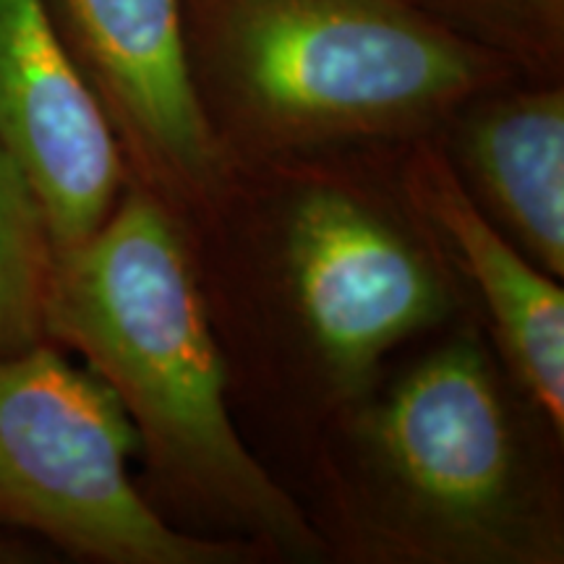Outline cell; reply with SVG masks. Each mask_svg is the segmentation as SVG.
I'll use <instances>...</instances> for the list:
<instances>
[{"label":"cell","mask_w":564,"mask_h":564,"mask_svg":"<svg viewBox=\"0 0 564 564\" xmlns=\"http://www.w3.org/2000/svg\"><path fill=\"white\" fill-rule=\"evenodd\" d=\"M394 173L507 373L564 434L562 280L539 270L486 220L432 137L398 147Z\"/></svg>","instance_id":"obj_8"},{"label":"cell","mask_w":564,"mask_h":564,"mask_svg":"<svg viewBox=\"0 0 564 564\" xmlns=\"http://www.w3.org/2000/svg\"><path fill=\"white\" fill-rule=\"evenodd\" d=\"M55 251L37 194L17 160L0 150V361L51 343Z\"/></svg>","instance_id":"obj_10"},{"label":"cell","mask_w":564,"mask_h":564,"mask_svg":"<svg viewBox=\"0 0 564 564\" xmlns=\"http://www.w3.org/2000/svg\"><path fill=\"white\" fill-rule=\"evenodd\" d=\"M55 6V26L116 133L129 181L188 223L220 186L230 158L196 100L183 0Z\"/></svg>","instance_id":"obj_6"},{"label":"cell","mask_w":564,"mask_h":564,"mask_svg":"<svg viewBox=\"0 0 564 564\" xmlns=\"http://www.w3.org/2000/svg\"><path fill=\"white\" fill-rule=\"evenodd\" d=\"M53 552L42 546L30 535L13 531V528L0 525V564H37L51 562Z\"/></svg>","instance_id":"obj_12"},{"label":"cell","mask_w":564,"mask_h":564,"mask_svg":"<svg viewBox=\"0 0 564 564\" xmlns=\"http://www.w3.org/2000/svg\"><path fill=\"white\" fill-rule=\"evenodd\" d=\"M47 337L123 405L141 491L162 518L243 541L264 562H329L299 497L246 442L186 232L139 183H126L100 228L55 251Z\"/></svg>","instance_id":"obj_3"},{"label":"cell","mask_w":564,"mask_h":564,"mask_svg":"<svg viewBox=\"0 0 564 564\" xmlns=\"http://www.w3.org/2000/svg\"><path fill=\"white\" fill-rule=\"evenodd\" d=\"M528 79H562L564 0H421Z\"/></svg>","instance_id":"obj_11"},{"label":"cell","mask_w":564,"mask_h":564,"mask_svg":"<svg viewBox=\"0 0 564 564\" xmlns=\"http://www.w3.org/2000/svg\"><path fill=\"white\" fill-rule=\"evenodd\" d=\"M327 423L293 494L345 564H562L564 434L463 316Z\"/></svg>","instance_id":"obj_2"},{"label":"cell","mask_w":564,"mask_h":564,"mask_svg":"<svg viewBox=\"0 0 564 564\" xmlns=\"http://www.w3.org/2000/svg\"><path fill=\"white\" fill-rule=\"evenodd\" d=\"M478 212L564 280V87L514 79L463 102L432 137Z\"/></svg>","instance_id":"obj_9"},{"label":"cell","mask_w":564,"mask_h":564,"mask_svg":"<svg viewBox=\"0 0 564 564\" xmlns=\"http://www.w3.org/2000/svg\"><path fill=\"white\" fill-rule=\"evenodd\" d=\"M181 228L238 426L293 470L400 352L470 314L394 150L230 160Z\"/></svg>","instance_id":"obj_1"},{"label":"cell","mask_w":564,"mask_h":564,"mask_svg":"<svg viewBox=\"0 0 564 564\" xmlns=\"http://www.w3.org/2000/svg\"><path fill=\"white\" fill-rule=\"evenodd\" d=\"M139 455L110 387L58 345L0 361V525L97 564L264 562L162 518L131 474Z\"/></svg>","instance_id":"obj_5"},{"label":"cell","mask_w":564,"mask_h":564,"mask_svg":"<svg viewBox=\"0 0 564 564\" xmlns=\"http://www.w3.org/2000/svg\"><path fill=\"white\" fill-rule=\"evenodd\" d=\"M0 150L24 171L55 246L100 228L129 167L47 0H0Z\"/></svg>","instance_id":"obj_7"},{"label":"cell","mask_w":564,"mask_h":564,"mask_svg":"<svg viewBox=\"0 0 564 564\" xmlns=\"http://www.w3.org/2000/svg\"><path fill=\"white\" fill-rule=\"evenodd\" d=\"M183 34L230 160L398 150L523 76L421 0H183Z\"/></svg>","instance_id":"obj_4"}]
</instances>
